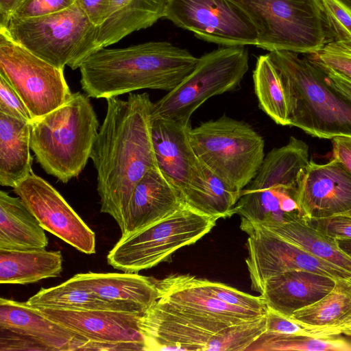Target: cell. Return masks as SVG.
Here are the masks:
<instances>
[{
    "label": "cell",
    "mask_w": 351,
    "mask_h": 351,
    "mask_svg": "<svg viewBox=\"0 0 351 351\" xmlns=\"http://www.w3.org/2000/svg\"><path fill=\"white\" fill-rule=\"evenodd\" d=\"M106 101L90 158L97 171L101 212L112 216L122 232L134 188L149 169L158 167L152 138L154 103L147 93Z\"/></svg>",
    "instance_id": "6da1fadb"
},
{
    "label": "cell",
    "mask_w": 351,
    "mask_h": 351,
    "mask_svg": "<svg viewBox=\"0 0 351 351\" xmlns=\"http://www.w3.org/2000/svg\"><path fill=\"white\" fill-rule=\"evenodd\" d=\"M199 58L166 41L95 51L80 65L89 97L110 98L141 89L171 91L195 68Z\"/></svg>",
    "instance_id": "7a4b0ae2"
},
{
    "label": "cell",
    "mask_w": 351,
    "mask_h": 351,
    "mask_svg": "<svg viewBox=\"0 0 351 351\" xmlns=\"http://www.w3.org/2000/svg\"><path fill=\"white\" fill-rule=\"evenodd\" d=\"M268 55L285 92L289 126L319 138L351 137V101L328 83L318 65L292 51Z\"/></svg>",
    "instance_id": "3957f363"
},
{
    "label": "cell",
    "mask_w": 351,
    "mask_h": 351,
    "mask_svg": "<svg viewBox=\"0 0 351 351\" xmlns=\"http://www.w3.org/2000/svg\"><path fill=\"white\" fill-rule=\"evenodd\" d=\"M145 351L246 350L266 330L265 315L238 324L204 317L158 299L140 317Z\"/></svg>",
    "instance_id": "277c9868"
},
{
    "label": "cell",
    "mask_w": 351,
    "mask_h": 351,
    "mask_svg": "<svg viewBox=\"0 0 351 351\" xmlns=\"http://www.w3.org/2000/svg\"><path fill=\"white\" fill-rule=\"evenodd\" d=\"M98 128L89 97L74 93L64 105L30 122V147L47 174L66 183L90 158Z\"/></svg>",
    "instance_id": "5b68a950"
},
{
    "label": "cell",
    "mask_w": 351,
    "mask_h": 351,
    "mask_svg": "<svg viewBox=\"0 0 351 351\" xmlns=\"http://www.w3.org/2000/svg\"><path fill=\"white\" fill-rule=\"evenodd\" d=\"M309 162L308 145L294 136L271 149L233 208L241 224L267 226L304 218L298 202L300 182Z\"/></svg>",
    "instance_id": "8992f818"
},
{
    "label": "cell",
    "mask_w": 351,
    "mask_h": 351,
    "mask_svg": "<svg viewBox=\"0 0 351 351\" xmlns=\"http://www.w3.org/2000/svg\"><path fill=\"white\" fill-rule=\"evenodd\" d=\"M5 30L16 43L54 66L79 69L98 50L99 27L93 24L78 1L51 14L32 18L12 17Z\"/></svg>",
    "instance_id": "52a82bcc"
},
{
    "label": "cell",
    "mask_w": 351,
    "mask_h": 351,
    "mask_svg": "<svg viewBox=\"0 0 351 351\" xmlns=\"http://www.w3.org/2000/svg\"><path fill=\"white\" fill-rule=\"evenodd\" d=\"M189 134L197 157L238 191L254 178L265 157L262 136L247 123L225 115L191 128Z\"/></svg>",
    "instance_id": "ba28073f"
},
{
    "label": "cell",
    "mask_w": 351,
    "mask_h": 351,
    "mask_svg": "<svg viewBox=\"0 0 351 351\" xmlns=\"http://www.w3.org/2000/svg\"><path fill=\"white\" fill-rule=\"evenodd\" d=\"M217 219L185 204L134 232L121 235L107 262L123 272L138 273L168 261L178 250L196 243L215 226Z\"/></svg>",
    "instance_id": "9c48e42d"
},
{
    "label": "cell",
    "mask_w": 351,
    "mask_h": 351,
    "mask_svg": "<svg viewBox=\"0 0 351 351\" xmlns=\"http://www.w3.org/2000/svg\"><path fill=\"white\" fill-rule=\"evenodd\" d=\"M248 69L245 46L221 47L206 53L177 87L153 104L152 116L189 124L193 113L209 98L238 88Z\"/></svg>",
    "instance_id": "30bf717a"
},
{
    "label": "cell",
    "mask_w": 351,
    "mask_h": 351,
    "mask_svg": "<svg viewBox=\"0 0 351 351\" xmlns=\"http://www.w3.org/2000/svg\"><path fill=\"white\" fill-rule=\"evenodd\" d=\"M254 26L256 47L309 54L326 45L314 0H230Z\"/></svg>",
    "instance_id": "8fae6325"
},
{
    "label": "cell",
    "mask_w": 351,
    "mask_h": 351,
    "mask_svg": "<svg viewBox=\"0 0 351 351\" xmlns=\"http://www.w3.org/2000/svg\"><path fill=\"white\" fill-rule=\"evenodd\" d=\"M57 68L14 42L0 29V75L16 91L32 120L64 105L72 93Z\"/></svg>",
    "instance_id": "7c38bea8"
},
{
    "label": "cell",
    "mask_w": 351,
    "mask_h": 351,
    "mask_svg": "<svg viewBox=\"0 0 351 351\" xmlns=\"http://www.w3.org/2000/svg\"><path fill=\"white\" fill-rule=\"evenodd\" d=\"M162 19L222 47L257 43L254 26L230 0H167Z\"/></svg>",
    "instance_id": "4fadbf2b"
},
{
    "label": "cell",
    "mask_w": 351,
    "mask_h": 351,
    "mask_svg": "<svg viewBox=\"0 0 351 351\" xmlns=\"http://www.w3.org/2000/svg\"><path fill=\"white\" fill-rule=\"evenodd\" d=\"M248 235L245 260L251 288L261 293L265 282L271 276L291 270H305L335 280L351 276V273L283 239L265 226L241 224Z\"/></svg>",
    "instance_id": "5bb4252c"
},
{
    "label": "cell",
    "mask_w": 351,
    "mask_h": 351,
    "mask_svg": "<svg viewBox=\"0 0 351 351\" xmlns=\"http://www.w3.org/2000/svg\"><path fill=\"white\" fill-rule=\"evenodd\" d=\"M84 338L77 350H143L138 322L142 315L104 309L38 308Z\"/></svg>",
    "instance_id": "9a60e30c"
},
{
    "label": "cell",
    "mask_w": 351,
    "mask_h": 351,
    "mask_svg": "<svg viewBox=\"0 0 351 351\" xmlns=\"http://www.w3.org/2000/svg\"><path fill=\"white\" fill-rule=\"evenodd\" d=\"M82 339L26 302L0 299V351H73Z\"/></svg>",
    "instance_id": "2e32d148"
},
{
    "label": "cell",
    "mask_w": 351,
    "mask_h": 351,
    "mask_svg": "<svg viewBox=\"0 0 351 351\" xmlns=\"http://www.w3.org/2000/svg\"><path fill=\"white\" fill-rule=\"evenodd\" d=\"M42 228L78 251L95 252V234L48 182L33 171L13 188Z\"/></svg>",
    "instance_id": "e0dca14e"
},
{
    "label": "cell",
    "mask_w": 351,
    "mask_h": 351,
    "mask_svg": "<svg viewBox=\"0 0 351 351\" xmlns=\"http://www.w3.org/2000/svg\"><path fill=\"white\" fill-rule=\"evenodd\" d=\"M299 204L305 219H319L351 210V174L338 161H310L300 182Z\"/></svg>",
    "instance_id": "ac0fdd59"
},
{
    "label": "cell",
    "mask_w": 351,
    "mask_h": 351,
    "mask_svg": "<svg viewBox=\"0 0 351 351\" xmlns=\"http://www.w3.org/2000/svg\"><path fill=\"white\" fill-rule=\"evenodd\" d=\"M156 286L159 300L185 311L232 324L265 315L219 300L203 285L201 278L192 275H170L156 280Z\"/></svg>",
    "instance_id": "d6986e66"
},
{
    "label": "cell",
    "mask_w": 351,
    "mask_h": 351,
    "mask_svg": "<svg viewBox=\"0 0 351 351\" xmlns=\"http://www.w3.org/2000/svg\"><path fill=\"white\" fill-rule=\"evenodd\" d=\"M191 123L152 116V138L157 166L180 194L197 171L199 160L189 139Z\"/></svg>",
    "instance_id": "ffe728a7"
},
{
    "label": "cell",
    "mask_w": 351,
    "mask_h": 351,
    "mask_svg": "<svg viewBox=\"0 0 351 351\" xmlns=\"http://www.w3.org/2000/svg\"><path fill=\"white\" fill-rule=\"evenodd\" d=\"M74 279L117 311L143 315L158 299L156 280L137 273L75 274Z\"/></svg>",
    "instance_id": "44dd1931"
},
{
    "label": "cell",
    "mask_w": 351,
    "mask_h": 351,
    "mask_svg": "<svg viewBox=\"0 0 351 351\" xmlns=\"http://www.w3.org/2000/svg\"><path fill=\"white\" fill-rule=\"evenodd\" d=\"M184 203L179 191L158 167L149 169L138 182L124 217L126 235L141 230L176 211Z\"/></svg>",
    "instance_id": "7402d4cb"
},
{
    "label": "cell",
    "mask_w": 351,
    "mask_h": 351,
    "mask_svg": "<svg viewBox=\"0 0 351 351\" xmlns=\"http://www.w3.org/2000/svg\"><path fill=\"white\" fill-rule=\"evenodd\" d=\"M335 280L305 270H291L264 283L261 295L267 307L290 317L321 300L334 287Z\"/></svg>",
    "instance_id": "603a6c76"
},
{
    "label": "cell",
    "mask_w": 351,
    "mask_h": 351,
    "mask_svg": "<svg viewBox=\"0 0 351 351\" xmlns=\"http://www.w3.org/2000/svg\"><path fill=\"white\" fill-rule=\"evenodd\" d=\"M289 317L317 337L345 334L351 329V276L336 279L327 295Z\"/></svg>",
    "instance_id": "cb8c5ba5"
},
{
    "label": "cell",
    "mask_w": 351,
    "mask_h": 351,
    "mask_svg": "<svg viewBox=\"0 0 351 351\" xmlns=\"http://www.w3.org/2000/svg\"><path fill=\"white\" fill-rule=\"evenodd\" d=\"M30 123L0 112V184L14 188L33 171Z\"/></svg>",
    "instance_id": "d4e9b609"
},
{
    "label": "cell",
    "mask_w": 351,
    "mask_h": 351,
    "mask_svg": "<svg viewBox=\"0 0 351 351\" xmlns=\"http://www.w3.org/2000/svg\"><path fill=\"white\" fill-rule=\"evenodd\" d=\"M240 193L241 191L232 188L199 160L197 173L180 192V196L186 206L219 219L233 215V208Z\"/></svg>",
    "instance_id": "484cf974"
},
{
    "label": "cell",
    "mask_w": 351,
    "mask_h": 351,
    "mask_svg": "<svg viewBox=\"0 0 351 351\" xmlns=\"http://www.w3.org/2000/svg\"><path fill=\"white\" fill-rule=\"evenodd\" d=\"M45 230L19 197L0 191V249L26 250L45 249Z\"/></svg>",
    "instance_id": "4316f807"
},
{
    "label": "cell",
    "mask_w": 351,
    "mask_h": 351,
    "mask_svg": "<svg viewBox=\"0 0 351 351\" xmlns=\"http://www.w3.org/2000/svg\"><path fill=\"white\" fill-rule=\"evenodd\" d=\"M167 0H112L111 14L99 27L98 49L147 29L162 19Z\"/></svg>",
    "instance_id": "83f0119b"
},
{
    "label": "cell",
    "mask_w": 351,
    "mask_h": 351,
    "mask_svg": "<svg viewBox=\"0 0 351 351\" xmlns=\"http://www.w3.org/2000/svg\"><path fill=\"white\" fill-rule=\"evenodd\" d=\"M62 262L59 250L0 249V282L27 285L57 277L62 272Z\"/></svg>",
    "instance_id": "f1b7e54d"
},
{
    "label": "cell",
    "mask_w": 351,
    "mask_h": 351,
    "mask_svg": "<svg viewBox=\"0 0 351 351\" xmlns=\"http://www.w3.org/2000/svg\"><path fill=\"white\" fill-rule=\"evenodd\" d=\"M263 226L311 255L351 273V258L339 248L336 239L319 232L305 218Z\"/></svg>",
    "instance_id": "f546056e"
},
{
    "label": "cell",
    "mask_w": 351,
    "mask_h": 351,
    "mask_svg": "<svg viewBox=\"0 0 351 351\" xmlns=\"http://www.w3.org/2000/svg\"><path fill=\"white\" fill-rule=\"evenodd\" d=\"M252 77L259 108L276 124L289 125L285 92L279 75L268 53L257 58Z\"/></svg>",
    "instance_id": "4dcf8cb0"
},
{
    "label": "cell",
    "mask_w": 351,
    "mask_h": 351,
    "mask_svg": "<svg viewBox=\"0 0 351 351\" xmlns=\"http://www.w3.org/2000/svg\"><path fill=\"white\" fill-rule=\"evenodd\" d=\"M26 303L36 308L115 311L111 305L78 284L73 277L56 287L42 288Z\"/></svg>",
    "instance_id": "1f68e13d"
},
{
    "label": "cell",
    "mask_w": 351,
    "mask_h": 351,
    "mask_svg": "<svg viewBox=\"0 0 351 351\" xmlns=\"http://www.w3.org/2000/svg\"><path fill=\"white\" fill-rule=\"evenodd\" d=\"M246 350L351 351V341L337 336L280 335L265 331Z\"/></svg>",
    "instance_id": "d6a6232c"
},
{
    "label": "cell",
    "mask_w": 351,
    "mask_h": 351,
    "mask_svg": "<svg viewBox=\"0 0 351 351\" xmlns=\"http://www.w3.org/2000/svg\"><path fill=\"white\" fill-rule=\"evenodd\" d=\"M326 44L351 42V9L341 0H314Z\"/></svg>",
    "instance_id": "836d02e7"
},
{
    "label": "cell",
    "mask_w": 351,
    "mask_h": 351,
    "mask_svg": "<svg viewBox=\"0 0 351 351\" xmlns=\"http://www.w3.org/2000/svg\"><path fill=\"white\" fill-rule=\"evenodd\" d=\"M305 55L312 62L351 79V42H332Z\"/></svg>",
    "instance_id": "e575fe53"
},
{
    "label": "cell",
    "mask_w": 351,
    "mask_h": 351,
    "mask_svg": "<svg viewBox=\"0 0 351 351\" xmlns=\"http://www.w3.org/2000/svg\"><path fill=\"white\" fill-rule=\"evenodd\" d=\"M203 285L217 298L234 306L265 314L267 306L261 295L254 296L223 283L202 279Z\"/></svg>",
    "instance_id": "d590c367"
},
{
    "label": "cell",
    "mask_w": 351,
    "mask_h": 351,
    "mask_svg": "<svg viewBox=\"0 0 351 351\" xmlns=\"http://www.w3.org/2000/svg\"><path fill=\"white\" fill-rule=\"evenodd\" d=\"M76 1L77 0H21L12 17L32 18L46 16L64 10Z\"/></svg>",
    "instance_id": "8d00e7d4"
},
{
    "label": "cell",
    "mask_w": 351,
    "mask_h": 351,
    "mask_svg": "<svg viewBox=\"0 0 351 351\" xmlns=\"http://www.w3.org/2000/svg\"><path fill=\"white\" fill-rule=\"evenodd\" d=\"M0 112L29 123L32 121L28 109L19 94L1 75H0Z\"/></svg>",
    "instance_id": "74e56055"
},
{
    "label": "cell",
    "mask_w": 351,
    "mask_h": 351,
    "mask_svg": "<svg viewBox=\"0 0 351 351\" xmlns=\"http://www.w3.org/2000/svg\"><path fill=\"white\" fill-rule=\"evenodd\" d=\"M319 232L332 239H351V217L343 214L319 219H306Z\"/></svg>",
    "instance_id": "f35d334b"
},
{
    "label": "cell",
    "mask_w": 351,
    "mask_h": 351,
    "mask_svg": "<svg viewBox=\"0 0 351 351\" xmlns=\"http://www.w3.org/2000/svg\"><path fill=\"white\" fill-rule=\"evenodd\" d=\"M265 317L267 332L280 335H312L289 317L270 308L267 307Z\"/></svg>",
    "instance_id": "ab89813d"
},
{
    "label": "cell",
    "mask_w": 351,
    "mask_h": 351,
    "mask_svg": "<svg viewBox=\"0 0 351 351\" xmlns=\"http://www.w3.org/2000/svg\"><path fill=\"white\" fill-rule=\"evenodd\" d=\"M90 22L100 27L110 17L112 0H77Z\"/></svg>",
    "instance_id": "60d3db41"
},
{
    "label": "cell",
    "mask_w": 351,
    "mask_h": 351,
    "mask_svg": "<svg viewBox=\"0 0 351 351\" xmlns=\"http://www.w3.org/2000/svg\"><path fill=\"white\" fill-rule=\"evenodd\" d=\"M331 141L332 158L341 164L351 174V137L336 136Z\"/></svg>",
    "instance_id": "b9f144b4"
},
{
    "label": "cell",
    "mask_w": 351,
    "mask_h": 351,
    "mask_svg": "<svg viewBox=\"0 0 351 351\" xmlns=\"http://www.w3.org/2000/svg\"><path fill=\"white\" fill-rule=\"evenodd\" d=\"M319 66L325 73L328 83L351 101V79L331 69Z\"/></svg>",
    "instance_id": "7bdbcfd3"
},
{
    "label": "cell",
    "mask_w": 351,
    "mask_h": 351,
    "mask_svg": "<svg viewBox=\"0 0 351 351\" xmlns=\"http://www.w3.org/2000/svg\"><path fill=\"white\" fill-rule=\"evenodd\" d=\"M21 0H0V28H6Z\"/></svg>",
    "instance_id": "ee69618b"
},
{
    "label": "cell",
    "mask_w": 351,
    "mask_h": 351,
    "mask_svg": "<svg viewBox=\"0 0 351 351\" xmlns=\"http://www.w3.org/2000/svg\"><path fill=\"white\" fill-rule=\"evenodd\" d=\"M336 241L339 248L351 258V239H338Z\"/></svg>",
    "instance_id": "f6af8a7d"
},
{
    "label": "cell",
    "mask_w": 351,
    "mask_h": 351,
    "mask_svg": "<svg viewBox=\"0 0 351 351\" xmlns=\"http://www.w3.org/2000/svg\"><path fill=\"white\" fill-rule=\"evenodd\" d=\"M341 1L351 9V0H341Z\"/></svg>",
    "instance_id": "bcb514c9"
},
{
    "label": "cell",
    "mask_w": 351,
    "mask_h": 351,
    "mask_svg": "<svg viewBox=\"0 0 351 351\" xmlns=\"http://www.w3.org/2000/svg\"><path fill=\"white\" fill-rule=\"evenodd\" d=\"M344 335H346L348 336H351V329L348 330Z\"/></svg>",
    "instance_id": "7dc6e473"
},
{
    "label": "cell",
    "mask_w": 351,
    "mask_h": 351,
    "mask_svg": "<svg viewBox=\"0 0 351 351\" xmlns=\"http://www.w3.org/2000/svg\"><path fill=\"white\" fill-rule=\"evenodd\" d=\"M343 215H348V216H350L351 217V210L346 213H343Z\"/></svg>",
    "instance_id": "c3c4849f"
}]
</instances>
